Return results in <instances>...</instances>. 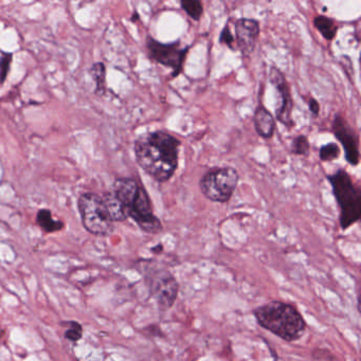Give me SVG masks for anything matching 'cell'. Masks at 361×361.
I'll return each mask as SVG.
<instances>
[{"label": "cell", "instance_id": "6da1fadb", "mask_svg": "<svg viewBox=\"0 0 361 361\" xmlns=\"http://www.w3.org/2000/svg\"><path fill=\"white\" fill-rule=\"evenodd\" d=\"M182 142L165 130L147 132L135 141L139 167L158 182L171 179L178 168Z\"/></svg>", "mask_w": 361, "mask_h": 361}, {"label": "cell", "instance_id": "7a4b0ae2", "mask_svg": "<svg viewBox=\"0 0 361 361\" xmlns=\"http://www.w3.org/2000/svg\"><path fill=\"white\" fill-rule=\"evenodd\" d=\"M111 192L123 205L128 217L134 219L141 230L149 234H158L163 231V224L154 214L149 194L138 182L132 178H118Z\"/></svg>", "mask_w": 361, "mask_h": 361}, {"label": "cell", "instance_id": "3957f363", "mask_svg": "<svg viewBox=\"0 0 361 361\" xmlns=\"http://www.w3.org/2000/svg\"><path fill=\"white\" fill-rule=\"evenodd\" d=\"M253 316L260 327L287 342L301 339L306 331V322L298 309L281 301L257 307Z\"/></svg>", "mask_w": 361, "mask_h": 361}, {"label": "cell", "instance_id": "277c9868", "mask_svg": "<svg viewBox=\"0 0 361 361\" xmlns=\"http://www.w3.org/2000/svg\"><path fill=\"white\" fill-rule=\"evenodd\" d=\"M327 179L333 189V194L339 205V223L342 230L348 229L360 219L361 193L360 188L353 182L350 174L339 169Z\"/></svg>", "mask_w": 361, "mask_h": 361}, {"label": "cell", "instance_id": "5b68a950", "mask_svg": "<svg viewBox=\"0 0 361 361\" xmlns=\"http://www.w3.org/2000/svg\"><path fill=\"white\" fill-rule=\"evenodd\" d=\"M240 175L234 168H213L199 180V188L205 198L214 203H227L231 199Z\"/></svg>", "mask_w": 361, "mask_h": 361}, {"label": "cell", "instance_id": "8992f818", "mask_svg": "<svg viewBox=\"0 0 361 361\" xmlns=\"http://www.w3.org/2000/svg\"><path fill=\"white\" fill-rule=\"evenodd\" d=\"M78 205L83 225L87 231L95 236H109L113 232V221L101 196L85 193L79 198Z\"/></svg>", "mask_w": 361, "mask_h": 361}, {"label": "cell", "instance_id": "52a82bcc", "mask_svg": "<svg viewBox=\"0 0 361 361\" xmlns=\"http://www.w3.org/2000/svg\"><path fill=\"white\" fill-rule=\"evenodd\" d=\"M147 55L151 61L171 68L173 70L172 78H177L182 72V67L190 50V46L182 48L180 47L179 41L163 43L151 36H147Z\"/></svg>", "mask_w": 361, "mask_h": 361}, {"label": "cell", "instance_id": "ba28073f", "mask_svg": "<svg viewBox=\"0 0 361 361\" xmlns=\"http://www.w3.org/2000/svg\"><path fill=\"white\" fill-rule=\"evenodd\" d=\"M149 290L154 298L156 299L157 304L161 312H165L171 308L177 299L179 292V284L170 271H155L147 275Z\"/></svg>", "mask_w": 361, "mask_h": 361}, {"label": "cell", "instance_id": "9c48e42d", "mask_svg": "<svg viewBox=\"0 0 361 361\" xmlns=\"http://www.w3.org/2000/svg\"><path fill=\"white\" fill-rule=\"evenodd\" d=\"M269 81L279 93L280 103L275 111V117L280 123L290 130L294 128V122L292 120L294 101H292L290 84H288L283 72L275 66L269 69Z\"/></svg>", "mask_w": 361, "mask_h": 361}, {"label": "cell", "instance_id": "30bf717a", "mask_svg": "<svg viewBox=\"0 0 361 361\" xmlns=\"http://www.w3.org/2000/svg\"><path fill=\"white\" fill-rule=\"evenodd\" d=\"M332 132L335 135L336 139L341 143L348 165L353 167L358 165L360 161L359 137L354 128L348 123L346 118L338 114L332 123Z\"/></svg>", "mask_w": 361, "mask_h": 361}, {"label": "cell", "instance_id": "8fae6325", "mask_svg": "<svg viewBox=\"0 0 361 361\" xmlns=\"http://www.w3.org/2000/svg\"><path fill=\"white\" fill-rule=\"evenodd\" d=\"M234 30L236 47L243 57H250L260 36V22L252 18H240L234 25Z\"/></svg>", "mask_w": 361, "mask_h": 361}, {"label": "cell", "instance_id": "7c38bea8", "mask_svg": "<svg viewBox=\"0 0 361 361\" xmlns=\"http://www.w3.org/2000/svg\"><path fill=\"white\" fill-rule=\"evenodd\" d=\"M253 125L259 136L264 139L273 138L275 130V119L264 105L259 103L253 115Z\"/></svg>", "mask_w": 361, "mask_h": 361}, {"label": "cell", "instance_id": "4fadbf2b", "mask_svg": "<svg viewBox=\"0 0 361 361\" xmlns=\"http://www.w3.org/2000/svg\"><path fill=\"white\" fill-rule=\"evenodd\" d=\"M102 200L104 203L107 212H109V217H111L113 223L114 222H123L128 219V214H126L123 205L120 203L119 199L115 196L113 192H109L103 195Z\"/></svg>", "mask_w": 361, "mask_h": 361}, {"label": "cell", "instance_id": "5bb4252c", "mask_svg": "<svg viewBox=\"0 0 361 361\" xmlns=\"http://www.w3.org/2000/svg\"><path fill=\"white\" fill-rule=\"evenodd\" d=\"M314 26L327 41H333L338 32V26L333 18L318 15L314 18Z\"/></svg>", "mask_w": 361, "mask_h": 361}, {"label": "cell", "instance_id": "9a60e30c", "mask_svg": "<svg viewBox=\"0 0 361 361\" xmlns=\"http://www.w3.org/2000/svg\"><path fill=\"white\" fill-rule=\"evenodd\" d=\"M36 222L41 229L46 232H55L61 230L64 227V224L60 221H55L53 214L47 209L39 210L36 215Z\"/></svg>", "mask_w": 361, "mask_h": 361}, {"label": "cell", "instance_id": "2e32d148", "mask_svg": "<svg viewBox=\"0 0 361 361\" xmlns=\"http://www.w3.org/2000/svg\"><path fill=\"white\" fill-rule=\"evenodd\" d=\"M91 76L95 83V93L97 95H104L107 85H105V76H107V69L103 63H97L91 67Z\"/></svg>", "mask_w": 361, "mask_h": 361}, {"label": "cell", "instance_id": "e0dca14e", "mask_svg": "<svg viewBox=\"0 0 361 361\" xmlns=\"http://www.w3.org/2000/svg\"><path fill=\"white\" fill-rule=\"evenodd\" d=\"M182 9L195 22H198L203 14V3L198 0H182Z\"/></svg>", "mask_w": 361, "mask_h": 361}, {"label": "cell", "instance_id": "ac0fdd59", "mask_svg": "<svg viewBox=\"0 0 361 361\" xmlns=\"http://www.w3.org/2000/svg\"><path fill=\"white\" fill-rule=\"evenodd\" d=\"M340 154H341V151H340L339 145L335 142H329L320 147L319 156L323 163H332L339 158Z\"/></svg>", "mask_w": 361, "mask_h": 361}, {"label": "cell", "instance_id": "d6986e66", "mask_svg": "<svg viewBox=\"0 0 361 361\" xmlns=\"http://www.w3.org/2000/svg\"><path fill=\"white\" fill-rule=\"evenodd\" d=\"M311 151L308 138L304 135H298L292 141V153L298 156H308Z\"/></svg>", "mask_w": 361, "mask_h": 361}, {"label": "cell", "instance_id": "ffe728a7", "mask_svg": "<svg viewBox=\"0 0 361 361\" xmlns=\"http://www.w3.org/2000/svg\"><path fill=\"white\" fill-rule=\"evenodd\" d=\"M82 336L83 329L80 323L74 322V321L68 323L67 329H66L65 332V337L67 339L72 342H76L82 338Z\"/></svg>", "mask_w": 361, "mask_h": 361}, {"label": "cell", "instance_id": "44dd1931", "mask_svg": "<svg viewBox=\"0 0 361 361\" xmlns=\"http://www.w3.org/2000/svg\"><path fill=\"white\" fill-rule=\"evenodd\" d=\"M12 61L11 53H4L0 57V84H3L9 74L10 64Z\"/></svg>", "mask_w": 361, "mask_h": 361}, {"label": "cell", "instance_id": "7402d4cb", "mask_svg": "<svg viewBox=\"0 0 361 361\" xmlns=\"http://www.w3.org/2000/svg\"><path fill=\"white\" fill-rule=\"evenodd\" d=\"M219 43L222 45H225L226 47L231 50H236V39H234L233 34H232L230 27L226 25L222 30L221 35H219Z\"/></svg>", "mask_w": 361, "mask_h": 361}, {"label": "cell", "instance_id": "603a6c76", "mask_svg": "<svg viewBox=\"0 0 361 361\" xmlns=\"http://www.w3.org/2000/svg\"><path fill=\"white\" fill-rule=\"evenodd\" d=\"M315 361H340L337 357L334 356L329 350H316L313 354Z\"/></svg>", "mask_w": 361, "mask_h": 361}, {"label": "cell", "instance_id": "cb8c5ba5", "mask_svg": "<svg viewBox=\"0 0 361 361\" xmlns=\"http://www.w3.org/2000/svg\"><path fill=\"white\" fill-rule=\"evenodd\" d=\"M307 105H308L309 111L313 114L314 116H318L319 113H320V104H319L318 101L314 97H311L307 102Z\"/></svg>", "mask_w": 361, "mask_h": 361}, {"label": "cell", "instance_id": "d4e9b609", "mask_svg": "<svg viewBox=\"0 0 361 361\" xmlns=\"http://www.w3.org/2000/svg\"><path fill=\"white\" fill-rule=\"evenodd\" d=\"M161 250H163V245H157L156 247H154L153 249H151V251L153 252H161Z\"/></svg>", "mask_w": 361, "mask_h": 361}]
</instances>
